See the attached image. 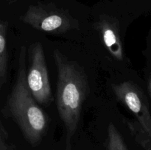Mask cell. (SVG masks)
I'll return each instance as SVG.
<instances>
[{
  "label": "cell",
  "instance_id": "obj_1",
  "mask_svg": "<svg viewBox=\"0 0 151 150\" xmlns=\"http://www.w3.org/2000/svg\"><path fill=\"white\" fill-rule=\"evenodd\" d=\"M58 69L56 104L66 131V150L78 130L83 103L88 89L86 76L79 65L69 60L58 49L53 53Z\"/></svg>",
  "mask_w": 151,
  "mask_h": 150
},
{
  "label": "cell",
  "instance_id": "obj_2",
  "mask_svg": "<svg viewBox=\"0 0 151 150\" xmlns=\"http://www.w3.org/2000/svg\"><path fill=\"white\" fill-rule=\"evenodd\" d=\"M26 52V47H21L17 76L2 113L16 122L27 141L35 146L45 134L48 121L27 85Z\"/></svg>",
  "mask_w": 151,
  "mask_h": 150
},
{
  "label": "cell",
  "instance_id": "obj_3",
  "mask_svg": "<svg viewBox=\"0 0 151 150\" xmlns=\"http://www.w3.org/2000/svg\"><path fill=\"white\" fill-rule=\"evenodd\" d=\"M30 63L26 80L28 89L38 104L49 105L53 101L48 76L47 62L41 43L37 42L30 49Z\"/></svg>",
  "mask_w": 151,
  "mask_h": 150
},
{
  "label": "cell",
  "instance_id": "obj_4",
  "mask_svg": "<svg viewBox=\"0 0 151 150\" xmlns=\"http://www.w3.org/2000/svg\"><path fill=\"white\" fill-rule=\"evenodd\" d=\"M112 89L118 100L132 112L151 138V114L144 93L137 85L128 81L113 85Z\"/></svg>",
  "mask_w": 151,
  "mask_h": 150
},
{
  "label": "cell",
  "instance_id": "obj_5",
  "mask_svg": "<svg viewBox=\"0 0 151 150\" xmlns=\"http://www.w3.org/2000/svg\"><path fill=\"white\" fill-rule=\"evenodd\" d=\"M22 20L34 29L52 33L66 32L72 26L66 14L41 5L30 6Z\"/></svg>",
  "mask_w": 151,
  "mask_h": 150
},
{
  "label": "cell",
  "instance_id": "obj_6",
  "mask_svg": "<svg viewBox=\"0 0 151 150\" xmlns=\"http://www.w3.org/2000/svg\"><path fill=\"white\" fill-rule=\"evenodd\" d=\"M99 28L103 42L109 53L116 60H123V47L116 23L108 19H103L99 23Z\"/></svg>",
  "mask_w": 151,
  "mask_h": 150
},
{
  "label": "cell",
  "instance_id": "obj_7",
  "mask_svg": "<svg viewBox=\"0 0 151 150\" xmlns=\"http://www.w3.org/2000/svg\"><path fill=\"white\" fill-rule=\"evenodd\" d=\"M6 23L0 21V89L7 82L8 70V51Z\"/></svg>",
  "mask_w": 151,
  "mask_h": 150
},
{
  "label": "cell",
  "instance_id": "obj_8",
  "mask_svg": "<svg viewBox=\"0 0 151 150\" xmlns=\"http://www.w3.org/2000/svg\"><path fill=\"white\" fill-rule=\"evenodd\" d=\"M123 122L135 141L145 150H151V138L137 121L123 118Z\"/></svg>",
  "mask_w": 151,
  "mask_h": 150
},
{
  "label": "cell",
  "instance_id": "obj_9",
  "mask_svg": "<svg viewBox=\"0 0 151 150\" xmlns=\"http://www.w3.org/2000/svg\"><path fill=\"white\" fill-rule=\"evenodd\" d=\"M107 150H128L123 138L113 123L108 126Z\"/></svg>",
  "mask_w": 151,
  "mask_h": 150
},
{
  "label": "cell",
  "instance_id": "obj_10",
  "mask_svg": "<svg viewBox=\"0 0 151 150\" xmlns=\"http://www.w3.org/2000/svg\"><path fill=\"white\" fill-rule=\"evenodd\" d=\"M0 150H17L16 147L9 141L8 133L1 120H0Z\"/></svg>",
  "mask_w": 151,
  "mask_h": 150
},
{
  "label": "cell",
  "instance_id": "obj_11",
  "mask_svg": "<svg viewBox=\"0 0 151 150\" xmlns=\"http://www.w3.org/2000/svg\"><path fill=\"white\" fill-rule=\"evenodd\" d=\"M147 88H148V92L151 99V74L148 76V80H147Z\"/></svg>",
  "mask_w": 151,
  "mask_h": 150
}]
</instances>
